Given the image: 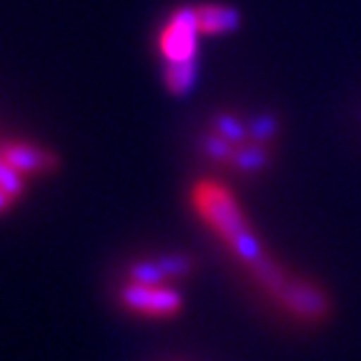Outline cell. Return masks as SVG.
I'll return each mask as SVG.
<instances>
[{
	"label": "cell",
	"mask_w": 361,
	"mask_h": 361,
	"mask_svg": "<svg viewBox=\"0 0 361 361\" xmlns=\"http://www.w3.org/2000/svg\"><path fill=\"white\" fill-rule=\"evenodd\" d=\"M191 203L196 214L206 221V226L214 228L216 236L246 266L254 281L276 304H281L293 276L274 261V256L266 251L264 243L256 238L254 228L246 221L243 211L238 209L233 193L221 183H214V180H198L191 191Z\"/></svg>",
	"instance_id": "obj_1"
},
{
	"label": "cell",
	"mask_w": 361,
	"mask_h": 361,
	"mask_svg": "<svg viewBox=\"0 0 361 361\" xmlns=\"http://www.w3.org/2000/svg\"><path fill=\"white\" fill-rule=\"evenodd\" d=\"M198 18L196 6H180L169 16L158 33V53L166 63H188L198 56Z\"/></svg>",
	"instance_id": "obj_2"
},
{
	"label": "cell",
	"mask_w": 361,
	"mask_h": 361,
	"mask_svg": "<svg viewBox=\"0 0 361 361\" xmlns=\"http://www.w3.org/2000/svg\"><path fill=\"white\" fill-rule=\"evenodd\" d=\"M121 301L130 311L151 319H173L183 309L180 293L171 286H138V283H126L121 291Z\"/></svg>",
	"instance_id": "obj_3"
},
{
	"label": "cell",
	"mask_w": 361,
	"mask_h": 361,
	"mask_svg": "<svg viewBox=\"0 0 361 361\" xmlns=\"http://www.w3.org/2000/svg\"><path fill=\"white\" fill-rule=\"evenodd\" d=\"M279 306H281L283 311H288L293 319H299V322L316 324V322H324L329 316L331 301H329L326 291H324L322 286H316L309 279L293 276Z\"/></svg>",
	"instance_id": "obj_4"
},
{
	"label": "cell",
	"mask_w": 361,
	"mask_h": 361,
	"mask_svg": "<svg viewBox=\"0 0 361 361\" xmlns=\"http://www.w3.org/2000/svg\"><path fill=\"white\" fill-rule=\"evenodd\" d=\"M0 158L8 161L13 169H18L23 176H43V173H53V171L61 166L56 153L38 148L33 143H3L0 146Z\"/></svg>",
	"instance_id": "obj_5"
},
{
	"label": "cell",
	"mask_w": 361,
	"mask_h": 361,
	"mask_svg": "<svg viewBox=\"0 0 361 361\" xmlns=\"http://www.w3.org/2000/svg\"><path fill=\"white\" fill-rule=\"evenodd\" d=\"M198 33L201 35H224L231 33L241 25V16L231 6H219V3H201L196 6Z\"/></svg>",
	"instance_id": "obj_6"
},
{
	"label": "cell",
	"mask_w": 361,
	"mask_h": 361,
	"mask_svg": "<svg viewBox=\"0 0 361 361\" xmlns=\"http://www.w3.org/2000/svg\"><path fill=\"white\" fill-rule=\"evenodd\" d=\"M271 164V151L266 143L259 141H246L236 148V156H233V169L238 173H246V176H254L261 173L264 169H269Z\"/></svg>",
	"instance_id": "obj_7"
},
{
	"label": "cell",
	"mask_w": 361,
	"mask_h": 361,
	"mask_svg": "<svg viewBox=\"0 0 361 361\" xmlns=\"http://www.w3.org/2000/svg\"><path fill=\"white\" fill-rule=\"evenodd\" d=\"M198 75L196 61L188 63H166L164 68V83L173 96H186L188 90L193 88Z\"/></svg>",
	"instance_id": "obj_8"
},
{
	"label": "cell",
	"mask_w": 361,
	"mask_h": 361,
	"mask_svg": "<svg viewBox=\"0 0 361 361\" xmlns=\"http://www.w3.org/2000/svg\"><path fill=\"white\" fill-rule=\"evenodd\" d=\"M236 148L231 141H226L221 138L216 130H209V133L201 138V153L209 158L211 164H219V166H231L233 164V156H236Z\"/></svg>",
	"instance_id": "obj_9"
},
{
	"label": "cell",
	"mask_w": 361,
	"mask_h": 361,
	"mask_svg": "<svg viewBox=\"0 0 361 361\" xmlns=\"http://www.w3.org/2000/svg\"><path fill=\"white\" fill-rule=\"evenodd\" d=\"M211 130H216L226 141H231L233 146H241V143L248 141V126L231 113H216L211 118Z\"/></svg>",
	"instance_id": "obj_10"
},
{
	"label": "cell",
	"mask_w": 361,
	"mask_h": 361,
	"mask_svg": "<svg viewBox=\"0 0 361 361\" xmlns=\"http://www.w3.org/2000/svg\"><path fill=\"white\" fill-rule=\"evenodd\" d=\"M126 281L128 283H138V286H164L169 279H166L164 269L156 261H138L126 271Z\"/></svg>",
	"instance_id": "obj_11"
},
{
	"label": "cell",
	"mask_w": 361,
	"mask_h": 361,
	"mask_svg": "<svg viewBox=\"0 0 361 361\" xmlns=\"http://www.w3.org/2000/svg\"><path fill=\"white\" fill-rule=\"evenodd\" d=\"M158 264H161V269H164L169 281H183V279L191 276L193 269H196V261L186 254H166L158 259Z\"/></svg>",
	"instance_id": "obj_12"
},
{
	"label": "cell",
	"mask_w": 361,
	"mask_h": 361,
	"mask_svg": "<svg viewBox=\"0 0 361 361\" xmlns=\"http://www.w3.org/2000/svg\"><path fill=\"white\" fill-rule=\"evenodd\" d=\"M25 178H28V176H23L20 171L13 169L8 161L0 158V191L8 193L13 201H18V198L25 193Z\"/></svg>",
	"instance_id": "obj_13"
},
{
	"label": "cell",
	"mask_w": 361,
	"mask_h": 361,
	"mask_svg": "<svg viewBox=\"0 0 361 361\" xmlns=\"http://www.w3.org/2000/svg\"><path fill=\"white\" fill-rule=\"evenodd\" d=\"M279 133V121L274 116H259L248 123V141H259L269 146Z\"/></svg>",
	"instance_id": "obj_14"
},
{
	"label": "cell",
	"mask_w": 361,
	"mask_h": 361,
	"mask_svg": "<svg viewBox=\"0 0 361 361\" xmlns=\"http://www.w3.org/2000/svg\"><path fill=\"white\" fill-rule=\"evenodd\" d=\"M13 203H16V201H13V198L8 196V193H3V191H0V214H6V211L11 209Z\"/></svg>",
	"instance_id": "obj_15"
}]
</instances>
